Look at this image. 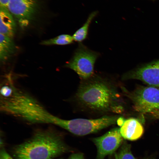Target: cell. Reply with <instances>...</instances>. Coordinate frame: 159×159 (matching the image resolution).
Masks as SVG:
<instances>
[{
  "label": "cell",
  "instance_id": "d6986e66",
  "mask_svg": "<svg viewBox=\"0 0 159 159\" xmlns=\"http://www.w3.org/2000/svg\"></svg>",
  "mask_w": 159,
  "mask_h": 159
},
{
  "label": "cell",
  "instance_id": "277c9868",
  "mask_svg": "<svg viewBox=\"0 0 159 159\" xmlns=\"http://www.w3.org/2000/svg\"><path fill=\"white\" fill-rule=\"evenodd\" d=\"M100 55L99 52L80 43L72 57L65 67L74 71L83 80H86L93 75L94 65Z\"/></svg>",
  "mask_w": 159,
  "mask_h": 159
},
{
  "label": "cell",
  "instance_id": "4fadbf2b",
  "mask_svg": "<svg viewBox=\"0 0 159 159\" xmlns=\"http://www.w3.org/2000/svg\"><path fill=\"white\" fill-rule=\"evenodd\" d=\"M98 13V11H95L90 14L85 22L72 36L74 41L81 43L87 38L90 25Z\"/></svg>",
  "mask_w": 159,
  "mask_h": 159
},
{
  "label": "cell",
  "instance_id": "9a60e30c",
  "mask_svg": "<svg viewBox=\"0 0 159 159\" xmlns=\"http://www.w3.org/2000/svg\"><path fill=\"white\" fill-rule=\"evenodd\" d=\"M116 159H135L132 154L129 145L122 148L118 154L116 155Z\"/></svg>",
  "mask_w": 159,
  "mask_h": 159
},
{
  "label": "cell",
  "instance_id": "7c38bea8",
  "mask_svg": "<svg viewBox=\"0 0 159 159\" xmlns=\"http://www.w3.org/2000/svg\"><path fill=\"white\" fill-rule=\"evenodd\" d=\"M0 34V60L4 62L15 53L17 48L12 38Z\"/></svg>",
  "mask_w": 159,
  "mask_h": 159
},
{
  "label": "cell",
  "instance_id": "30bf717a",
  "mask_svg": "<svg viewBox=\"0 0 159 159\" xmlns=\"http://www.w3.org/2000/svg\"><path fill=\"white\" fill-rule=\"evenodd\" d=\"M123 138L130 140H135L142 136L143 128L137 119L131 118L125 120L120 128Z\"/></svg>",
  "mask_w": 159,
  "mask_h": 159
},
{
  "label": "cell",
  "instance_id": "2e32d148",
  "mask_svg": "<svg viewBox=\"0 0 159 159\" xmlns=\"http://www.w3.org/2000/svg\"><path fill=\"white\" fill-rule=\"evenodd\" d=\"M0 159H13L11 156L3 148H1L0 152Z\"/></svg>",
  "mask_w": 159,
  "mask_h": 159
},
{
  "label": "cell",
  "instance_id": "ba28073f",
  "mask_svg": "<svg viewBox=\"0 0 159 159\" xmlns=\"http://www.w3.org/2000/svg\"><path fill=\"white\" fill-rule=\"evenodd\" d=\"M123 140L120 129L115 128L103 135L95 138L93 142L97 150L98 159H103L111 154L119 147Z\"/></svg>",
  "mask_w": 159,
  "mask_h": 159
},
{
  "label": "cell",
  "instance_id": "3957f363",
  "mask_svg": "<svg viewBox=\"0 0 159 159\" xmlns=\"http://www.w3.org/2000/svg\"><path fill=\"white\" fill-rule=\"evenodd\" d=\"M59 135L50 129L36 131L29 139L15 147V159H53L66 152Z\"/></svg>",
  "mask_w": 159,
  "mask_h": 159
},
{
  "label": "cell",
  "instance_id": "8992f818",
  "mask_svg": "<svg viewBox=\"0 0 159 159\" xmlns=\"http://www.w3.org/2000/svg\"><path fill=\"white\" fill-rule=\"evenodd\" d=\"M131 98L136 111L159 118V89L152 86L142 87L133 93Z\"/></svg>",
  "mask_w": 159,
  "mask_h": 159
},
{
  "label": "cell",
  "instance_id": "ac0fdd59",
  "mask_svg": "<svg viewBox=\"0 0 159 159\" xmlns=\"http://www.w3.org/2000/svg\"><path fill=\"white\" fill-rule=\"evenodd\" d=\"M9 0H0V6L1 7L7 8Z\"/></svg>",
  "mask_w": 159,
  "mask_h": 159
},
{
  "label": "cell",
  "instance_id": "9c48e42d",
  "mask_svg": "<svg viewBox=\"0 0 159 159\" xmlns=\"http://www.w3.org/2000/svg\"><path fill=\"white\" fill-rule=\"evenodd\" d=\"M123 77L138 79L152 87H159V60L130 71Z\"/></svg>",
  "mask_w": 159,
  "mask_h": 159
},
{
  "label": "cell",
  "instance_id": "5bb4252c",
  "mask_svg": "<svg viewBox=\"0 0 159 159\" xmlns=\"http://www.w3.org/2000/svg\"><path fill=\"white\" fill-rule=\"evenodd\" d=\"M74 41L72 36L68 34H62L54 38L45 40L40 44L44 45H66L73 43Z\"/></svg>",
  "mask_w": 159,
  "mask_h": 159
},
{
  "label": "cell",
  "instance_id": "52a82bcc",
  "mask_svg": "<svg viewBox=\"0 0 159 159\" xmlns=\"http://www.w3.org/2000/svg\"><path fill=\"white\" fill-rule=\"evenodd\" d=\"M38 0H9L7 8L22 27L27 26L37 10Z\"/></svg>",
  "mask_w": 159,
  "mask_h": 159
},
{
  "label": "cell",
  "instance_id": "e0dca14e",
  "mask_svg": "<svg viewBox=\"0 0 159 159\" xmlns=\"http://www.w3.org/2000/svg\"><path fill=\"white\" fill-rule=\"evenodd\" d=\"M68 159H83L82 154L76 153L72 155Z\"/></svg>",
  "mask_w": 159,
  "mask_h": 159
},
{
  "label": "cell",
  "instance_id": "6da1fadb",
  "mask_svg": "<svg viewBox=\"0 0 159 159\" xmlns=\"http://www.w3.org/2000/svg\"><path fill=\"white\" fill-rule=\"evenodd\" d=\"M0 109L3 112L31 123L58 125L60 118L48 112L35 98L9 81L1 91Z\"/></svg>",
  "mask_w": 159,
  "mask_h": 159
},
{
  "label": "cell",
  "instance_id": "8fae6325",
  "mask_svg": "<svg viewBox=\"0 0 159 159\" xmlns=\"http://www.w3.org/2000/svg\"><path fill=\"white\" fill-rule=\"evenodd\" d=\"M0 34L13 38L16 32L13 16L7 8H0Z\"/></svg>",
  "mask_w": 159,
  "mask_h": 159
},
{
  "label": "cell",
  "instance_id": "7a4b0ae2",
  "mask_svg": "<svg viewBox=\"0 0 159 159\" xmlns=\"http://www.w3.org/2000/svg\"><path fill=\"white\" fill-rule=\"evenodd\" d=\"M105 79L92 76L83 80L76 94L78 102L91 110L99 112H120L117 95L113 87Z\"/></svg>",
  "mask_w": 159,
  "mask_h": 159
},
{
  "label": "cell",
  "instance_id": "5b68a950",
  "mask_svg": "<svg viewBox=\"0 0 159 159\" xmlns=\"http://www.w3.org/2000/svg\"><path fill=\"white\" fill-rule=\"evenodd\" d=\"M115 116H105L94 119H62L59 126L74 135L82 136L96 132L117 122Z\"/></svg>",
  "mask_w": 159,
  "mask_h": 159
}]
</instances>
